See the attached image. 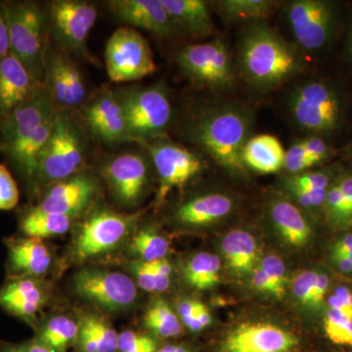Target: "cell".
Masks as SVG:
<instances>
[{
	"label": "cell",
	"instance_id": "1",
	"mask_svg": "<svg viewBox=\"0 0 352 352\" xmlns=\"http://www.w3.org/2000/svg\"><path fill=\"white\" fill-rule=\"evenodd\" d=\"M254 115L236 102L214 101L197 105L183 119V138L233 173H244L243 148L252 138Z\"/></svg>",
	"mask_w": 352,
	"mask_h": 352
},
{
	"label": "cell",
	"instance_id": "2",
	"mask_svg": "<svg viewBox=\"0 0 352 352\" xmlns=\"http://www.w3.org/2000/svg\"><path fill=\"white\" fill-rule=\"evenodd\" d=\"M238 63L245 82L263 91L281 87L305 69L302 50L264 21L251 22L241 32Z\"/></svg>",
	"mask_w": 352,
	"mask_h": 352
},
{
	"label": "cell",
	"instance_id": "3",
	"mask_svg": "<svg viewBox=\"0 0 352 352\" xmlns=\"http://www.w3.org/2000/svg\"><path fill=\"white\" fill-rule=\"evenodd\" d=\"M89 139L80 113L55 109L50 135L39 159L38 191L85 170Z\"/></svg>",
	"mask_w": 352,
	"mask_h": 352
},
{
	"label": "cell",
	"instance_id": "4",
	"mask_svg": "<svg viewBox=\"0 0 352 352\" xmlns=\"http://www.w3.org/2000/svg\"><path fill=\"white\" fill-rule=\"evenodd\" d=\"M8 23L10 53L38 82L45 83L50 46L47 6L36 1L2 2Z\"/></svg>",
	"mask_w": 352,
	"mask_h": 352
},
{
	"label": "cell",
	"instance_id": "5",
	"mask_svg": "<svg viewBox=\"0 0 352 352\" xmlns=\"http://www.w3.org/2000/svg\"><path fill=\"white\" fill-rule=\"evenodd\" d=\"M129 131L131 142L139 145L168 136L173 124V104L164 83L132 85L116 88Z\"/></svg>",
	"mask_w": 352,
	"mask_h": 352
},
{
	"label": "cell",
	"instance_id": "6",
	"mask_svg": "<svg viewBox=\"0 0 352 352\" xmlns=\"http://www.w3.org/2000/svg\"><path fill=\"white\" fill-rule=\"evenodd\" d=\"M288 108L296 126L310 135L333 133L342 122L340 95L332 85L322 80L296 85L289 94Z\"/></svg>",
	"mask_w": 352,
	"mask_h": 352
},
{
	"label": "cell",
	"instance_id": "7",
	"mask_svg": "<svg viewBox=\"0 0 352 352\" xmlns=\"http://www.w3.org/2000/svg\"><path fill=\"white\" fill-rule=\"evenodd\" d=\"M50 43L68 55L91 64L97 59L88 48V38L96 23L98 11L85 0H53L47 6Z\"/></svg>",
	"mask_w": 352,
	"mask_h": 352
},
{
	"label": "cell",
	"instance_id": "8",
	"mask_svg": "<svg viewBox=\"0 0 352 352\" xmlns=\"http://www.w3.org/2000/svg\"><path fill=\"white\" fill-rule=\"evenodd\" d=\"M175 61L183 76L197 87L221 91L235 83L232 56L222 39L184 46Z\"/></svg>",
	"mask_w": 352,
	"mask_h": 352
},
{
	"label": "cell",
	"instance_id": "9",
	"mask_svg": "<svg viewBox=\"0 0 352 352\" xmlns=\"http://www.w3.org/2000/svg\"><path fill=\"white\" fill-rule=\"evenodd\" d=\"M154 166L147 152L124 151L106 157L99 173L107 184L113 200L120 207L135 208L151 185Z\"/></svg>",
	"mask_w": 352,
	"mask_h": 352
},
{
	"label": "cell",
	"instance_id": "10",
	"mask_svg": "<svg viewBox=\"0 0 352 352\" xmlns=\"http://www.w3.org/2000/svg\"><path fill=\"white\" fill-rule=\"evenodd\" d=\"M80 224L74 245L78 261L96 258L115 250L133 230L142 212L122 214L96 206Z\"/></svg>",
	"mask_w": 352,
	"mask_h": 352
},
{
	"label": "cell",
	"instance_id": "11",
	"mask_svg": "<svg viewBox=\"0 0 352 352\" xmlns=\"http://www.w3.org/2000/svg\"><path fill=\"white\" fill-rule=\"evenodd\" d=\"M140 145L149 155L159 178L157 206L166 201L173 190L186 186L205 168L199 155L171 140L168 136L152 139Z\"/></svg>",
	"mask_w": 352,
	"mask_h": 352
},
{
	"label": "cell",
	"instance_id": "12",
	"mask_svg": "<svg viewBox=\"0 0 352 352\" xmlns=\"http://www.w3.org/2000/svg\"><path fill=\"white\" fill-rule=\"evenodd\" d=\"M109 78L113 82H131L156 71L149 41L136 29L120 27L113 32L105 48Z\"/></svg>",
	"mask_w": 352,
	"mask_h": 352
},
{
	"label": "cell",
	"instance_id": "13",
	"mask_svg": "<svg viewBox=\"0 0 352 352\" xmlns=\"http://www.w3.org/2000/svg\"><path fill=\"white\" fill-rule=\"evenodd\" d=\"M285 15L300 50L315 52L332 38L336 24L335 6L324 0H293L285 6Z\"/></svg>",
	"mask_w": 352,
	"mask_h": 352
},
{
	"label": "cell",
	"instance_id": "14",
	"mask_svg": "<svg viewBox=\"0 0 352 352\" xmlns=\"http://www.w3.org/2000/svg\"><path fill=\"white\" fill-rule=\"evenodd\" d=\"M73 283L76 295L109 312L124 311L138 298V285L124 273L85 268Z\"/></svg>",
	"mask_w": 352,
	"mask_h": 352
},
{
	"label": "cell",
	"instance_id": "15",
	"mask_svg": "<svg viewBox=\"0 0 352 352\" xmlns=\"http://www.w3.org/2000/svg\"><path fill=\"white\" fill-rule=\"evenodd\" d=\"M78 113L92 140L105 145L131 142L124 112L113 88L104 85L88 95Z\"/></svg>",
	"mask_w": 352,
	"mask_h": 352
},
{
	"label": "cell",
	"instance_id": "16",
	"mask_svg": "<svg viewBox=\"0 0 352 352\" xmlns=\"http://www.w3.org/2000/svg\"><path fill=\"white\" fill-rule=\"evenodd\" d=\"M99 193L96 175L85 168L43 189V194L34 208L44 212L76 217L91 208Z\"/></svg>",
	"mask_w": 352,
	"mask_h": 352
},
{
	"label": "cell",
	"instance_id": "17",
	"mask_svg": "<svg viewBox=\"0 0 352 352\" xmlns=\"http://www.w3.org/2000/svg\"><path fill=\"white\" fill-rule=\"evenodd\" d=\"M50 286L34 277H12L0 286V308L34 326L50 300Z\"/></svg>",
	"mask_w": 352,
	"mask_h": 352
},
{
	"label": "cell",
	"instance_id": "18",
	"mask_svg": "<svg viewBox=\"0 0 352 352\" xmlns=\"http://www.w3.org/2000/svg\"><path fill=\"white\" fill-rule=\"evenodd\" d=\"M298 344L293 333L264 322L245 323L222 342V352H292Z\"/></svg>",
	"mask_w": 352,
	"mask_h": 352
},
{
	"label": "cell",
	"instance_id": "19",
	"mask_svg": "<svg viewBox=\"0 0 352 352\" xmlns=\"http://www.w3.org/2000/svg\"><path fill=\"white\" fill-rule=\"evenodd\" d=\"M45 87L14 55L0 60V126Z\"/></svg>",
	"mask_w": 352,
	"mask_h": 352
},
{
	"label": "cell",
	"instance_id": "20",
	"mask_svg": "<svg viewBox=\"0 0 352 352\" xmlns=\"http://www.w3.org/2000/svg\"><path fill=\"white\" fill-rule=\"evenodd\" d=\"M108 7L116 20L160 38L170 36L176 30L162 0H111Z\"/></svg>",
	"mask_w": 352,
	"mask_h": 352
},
{
	"label": "cell",
	"instance_id": "21",
	"mask_svg": "<svg viewBox=\"0 0 352 352\" xmlns=\"http://www.w3.org/2000/svg\"><path fill=\"white\" fill-rule=\"evenodd\" d=\"M9 278H39L50 270L52 258L43 240L12 237L6 240Z\"/></svg>",
	"mask_w": 352,
	"mask_h": 352
},
{
	"label": "cell",
	"instance_id": "22",
	"mask_svg": "<svg viewBox=\"0 0 352 352\" xmlns=\"http://www.w3.org/2000/svg\"><path fill=\"white\" fill-rule=\"evenodd\" d=\"M235 207V200L228 194L208 192L179 204L173 212V219L183 226H208L226 219Z\"/></svg>",
	"mask_w": 352,
	"mask_h": 352
},
{
	"label": "cell",
	"instance_id": "23",
	"mask_svg": "<svg viewBox=\"0 0 352 352\" xmlns=\"http://www.w3.org/2000/svg\"><path fill=\"white\" fill-rule=\"evenodd\" d=\"M176 29L180 28L194 38L214 34V24L207 2L203 0H162Z\"/></svg>",
	"mask_w": 352,
	"mask_h": 352
},
{
	"label": "cell",
	"instance_id": "24",
	"mask_svg": "<svg viewBox=\"0 0 352 352\" xmlns=\"http://www.w3.org/2000/svg\"><path fill=\"white\" fill-rule=\"evenodd\" d=\"M273 226L289 245L302 247L309 242L312 228L298 206L285 199H275L270 206Z\"/></svg>",
	"mask_w": 352,
	"mask_h": 352
},
{
	"label": "cell",
	"instance_id": "25",
	"mask_svg": "<svg viewBox=\"0 0 352 352\" xmlns=\"http://www.w3.org/2000/svg\"><path fill=\"white\" fill-rule=\"evenodd\" d=\"M285 151L281 142L270 134L252 136L243 148L245 168L261 173H275L283 170Z\"/></svg>",
	"mask_w": 352,
	"mask_h": 352
},
{
	"label": "cell",
	"instance_id": "26",
	"mask_svg": "<svg viewBox=\"0 0 352 352\" xmlns=\"http://www.w3.org/2000/svg\"><path fill=\"white\" fill-rule=\"evenodd\" d=\"M222 252L227 265L238 276L250 274L256 270L259 252L256 238L248 231H230L224 236Z\"/></svg>",
	"mask_w": 352,
	"mask_h": 352
},
{
	"label": "cell",
	"instance_id": "27",
	"mask_svg": "<svg viewBox=\"0 0 352 352\" xmlns=\"http://www.w3.org/2000/svg\"><path fill=\"white\" fill-rule=\"evenodd\" d=\"M78 329V344L80 352H117L119 333L105 318L97 314L82 317Z\"/></svg>",
	"mask_w": 352,
	"mask_h": 352
},
{
	"label": "cell",
	"instance_id": "28",
	"mask_svg": "<svg viewBox=\"0 0 352 352\" xmlns=\"http://www.w3.org/2000/svg\"><path fill=\"white\" fill-rule=\"evenodd\" d=\"M74 219L69 215L50 214L31 207L20 215L19 230L25 237L43 240L68 232Z\"/></svg>",
	"mask_w": 352,
	"mask_h": 352
},
{
	"label": "cell",
	"instance_id": "29",
	"mask_svg": "<svg viewBox=\"0 0 352 352\" xmlns=\"http://www.w3.org/2000/svg\"><path fill=\"white\" fill-rule=\"evenodd\" d=\"M80 323L65 315L51 317L38 326L34 340L53 352H67L76 344Z\"/></svg>",
	"mask_w": 352,
	"mask_h": 352
},
{
	"label": "cell",
	"instance_id": "30",
	"mask_svg": "<svg viewBox=\"0 0 352 352\" xmlns=\"http://www.w3.org/2000/svg\"><path fill=\"white\" fill-rule=\"evenodd\" d=\"M221 261L210 252H200L193 256L183 270L184 281L200 291L214 288L219 283Z\"/></svg>",
	"mask_w": 352,
	"mask_h": 352
},
{
	"label": "cell",
	"instance_id": "31",
	"mask_svg": "<svg viewBox=\"0 0 352 352\" xmlns=\"http://www.w3.org/2000/svg\"><path fill=\"white\" fill-rule=\"evenodd\" d=\"M277 2L272 0H222L217 2L220 12L233 21H263L274 10Z\"/></svg>",
	"mask_w": 352,
	"mask_h": 352
},
{
	"label": "cell",
	"instance_id": "32",
	"mask_svg": "<svg viewBox=\"0 0 352 352\" xmlns=\"http://www.w3.org/2000/svg\"><path fill=\"white\" fill-rule=\"evenodd\" d=\"M143 321L146 328L157 337L168 339L182 333V323L170 305L164 300H157L145 312Z\"/></svg>",
	"mask_w": 352,
	"mask_h": 352
},
{
	"label": "cell",
	"instance_id": "33",
	"mask_svg": "<svg viewBox=\"0 0 352 352\" xmlns=\"http://www.w3.org/2000/svg\"><path fill=\"white\" fill-rule=\"evenodd\" d=\"M131 249L140 258L139 261L152 263L166 258L170 250V244L156 230L150 227H144L134 234Z\"/></svg>",
	"mask_w": 352,
	"mask_h": 352
},
{
	"label": "cell",
	"instance_id": "34",
	"mask_svg": "<svg viewBox=\"0 0 352 352\" xmlns=\"http://www.w3.org/2000/svg\"><path fill=\"white\" fill-rule=\"evenodd\" d=\"M323 322L326 337L330 342L338 346H352V319L328 308Z\"/></svg>",
	"mask_w": 352,
	"mask_h": 352
},
{
	"label": "cell",
	"instance_id": "35",
	"mask_svg": "<svg viewBox=\"0 0 352 352\" xmlns=\"http://www.w3.org/2000/svg\"><path fill=\"white\" fill-rule=\"evenodd\" d=\"M129 270L135 278L136 285L146 292H164L170 287V277L157 272L149 263L132 261Z\"/></svg>",
	"mask_w": 352,
	"mask_h": 352
},
{
	"label": "cell",
	"instance_id": "36",
	"mask_svg": "<svg viewBox=\"0 0 352 352\" xmlns=\"http://www.w3.org/2000/svg\"><path fill=\"white\" fill-rule=\"evenodd\" d=\"M323 163L320 157L308 154L300 140H296L285 154L283 170L291 175H298Z\"/></svg>",
	"mask_w": 352,
	"mask_h": 352
},
{
	"label": "cell",
	"instance_id": "37",
	"mask_svg": "<svg viewBox=\"0 0 352 352\" xmlns=\"http://www.w3.org/2000/svg\"><path fill=\"white\" fill-rule=\"evenodd\" d=\"M335 182L330 170L305 171L289 176L285 180L286 189H328Z\"/></svg>",
	"mask_w": 352,
	"mask_h": 352
},
{
	"label": "cell",
	"instance_id": "38",
	"mask_svg": "<svg viewBox=\"0 0 352 352\" xmlns=\"http://www.w3.org/2000/svg\"><path fill=\"white\" fill-rule=\"evenodd\" d=\"M338 182L342 191V203L335 228H352V173L338 176Z\"/></svg>",
	"mask_w": 352,
	"mask_h": 352
},
{
	"label": "cell",
	"instance_id": "39",
	"mask_svg": "<svg viewBox=\"0 0 352 352\" xmlns=\"http://www.w3.org/2000/svg\"><path fill=\"white\" fill-rule=\"evenodd\" d=\"M20 190L15 178L6 164H0V210H11L17 207Z\"/></svg>",
	"mask_w": 352,
	"mask_h": 352
},
{
	"label": "cell",
	"instance_id": "40",
	"mask_svg": "<svg viewBox=\"0 0 352 352\" xmlns=\"http://www.w3.org/2000/svg\"><path fill=\"white\" fill-rule=\"evenodd\" d=\"M156 340L150 336L126 330L119 333L118 351L119 352H156Z\"/></svg>",
	"mask_w": 352,
	"mask_h": 352
},
{
	"label": "cell",
	"instance_id": "41",
	"mask_svg": "<svg viewBox=\"0 0 352 352\" xmlns=\"http://www.w3.org/2000/svg\"><path fill=\"white\" fill-rule=\"evenodd\" d=\"M330 188V187H329ZM328 189L302 190L287 189L289 196L296 201L298 206L309 212H323L327 198Z\"/></svg>",
	"mask_w": 352,
	"mask_h": 352
},
{
	"label": "cell",
	"instance_id": "42",
	"mask_svg": "<svg viewBox=\"0 0 352 352\" xmlns=\"http://www.w3.org/2000/svg\"><path fill=\"white\" fill-rule=\"evenodd\" d=\"M319 273L316 270L305 271L294 280V295L302 307L309 308Z\"/></svg>",
	"mask_w": 352,
	"mask_h": 352
},
{
	"label": "cell",
	"instance_id": "43",
	"mask_svg": "<svg viewBox=\"0 0 352 352\" xmlns=\"http://www.w3.org/2000/svg\"><path fill=\"white\" fill-rule=\"evenodd\" d=\"M261 267L270 277V281L283 298L286 293L287 284L286 268L283 261L279 256L271 254L261 261Z\"/></svg>",
	"mask_w": 352,
	"mask_h": 352
},
{
	"label": "cell",
	"instance_id": "44",
	"mask_svg": "<svg viewBox=\"0 0 352 352\" xmlns=\"http://www.w3.org/2000/svg\"><path fill=\"white\" fill-rule=\"evenodd\" d=\"M328 308L338 310L352 319V292L346 285H340L326 300Z\"/></svg>",
	"mask_w": 352,
	"mask_h": 352
},
{
	"label": "cell",
	"instance_id": "45",
	"mask_svg": "<svg viewBox=\"0 0 352 352\" xmlns=\"http://www.w3.org/2000/svg\"><path fill=\"white\" fill-rule=\"evenodd\" d=\"M201 303L196 300H184L177 305V312L182 323L193 332H195L197 317Z\"/></svg>",
	"mask_w": 352,
	"mask_h": 352
},
{
	"label": "cell",
	"instance_id": "46",
	"mask_svg": "<svg viewBox=\"0 0 352 352\" xmlns=\"http://www.w3.org/2000/svg\"><path fill=\"white\" fill-rule=\"evenodd\" d=\"M331 287V278L327 273H319L318 279L312 295L311 302H310L309 309L319 310L327 300V294L329 288Z\"/></svg>",
	"mask_w": 352,
	"mask_h": 352
},
{
	"label": "cell",
	"instance_id": "47",
	"mask_svg": "<svg viewBox=\"0 0 352 352\" xmlns=\"http://www.w3.org/2000/svg\"><path fill=\"white\" fill-rule=\"evenodd\" d=\"M0 352H53L38 340L32 339L23 342H0Z\"/></svg>",
	"mask_w": 352,
	"mask_h": 352
},
{
	"label": "cell",
	"instance_id": "48",
	"mask_svg": "<svg viewBox=\"0 0 352 352\" xmlns=\"http://www.w3.org/2000/svg\"><path fill=\"white\" fill-rule=\"evenodd\" d=\"M252 283L254 288L258 289L261 293L270 294L278 300H282L279 292L275 288L274 285L270 281V277L264 272L261 266L256 267V270L252 272Z\"/></svg>",
	"mask_w": 352,
	"mask_h": 352
},
{
	"label": "cell",
	"instance_id": "49",
	"mask_svg": "<svg viewBox=\"0 0 352 352\" xmlns=\"http://www.w3.org/2000/svg\"><path fill=\"white\" fill-rule=\"evenodd\" d=\"M10 53L9 43L8 23H7L6 10L3 4L0 2V60Z\"/></svg>",
	"mask_w": 352,
	"mask_h": 352
},
{
	"label": "cell",
	"instance_id": "50",
	"mask_svg": "<svg viewBox=\"0 0 352 352\" xmlns=\"http://www.w3.org/2000/svg\"><path fill=\"white\" fill-rule=\"evenodd\" d=\"M331 263L337 268L339 272L344 275H352V265L351 261L346 258L344 254H340L337 251L331 250L330 252Z\"/></svg>",
	"mask_w": 352,
	"mask_h": 352
},
{
	"label": "cell",
	"instance_id": "51",
	"mask_svg": "<svg viewBox=\"0 0 352 352\" xmlns=\"http://www.w3.org/2000/svg\"><path fill=\"white\" fill-rule=\"evenodd\" d=\"M156 352H190L188 349L182 346H176V344H168L157 349Z\"/></svg>",
	"mask_w": 352,
	"mask_h": 352
},
{
	"label": "cell",
	"instance_id": "52",
	"mask_svg": "<svg viewBox=\"0 0 352 352\" xmlns=\"http://www.w3.org/2000/svg\"><path fill=\"white\" fill-rule=\"evenodd\" d=\"M347 55L352 63V24L349 28V38H347Z\"/></svg>",
	"mask_w": 352,
	"mask_h": 352
},
{
	"label": "cell",
	"instance_id": "53",
	"mask_svg": "<svg viewBox=\"0 0 352 352\" xmlns=\"http://www.w3.org/2000/svg\"><path fill=\"white\" fill-rule=\"evenodd\" d=\"M0 151H1V147H0Z\"/></svg>",
	"mask_w": 352,
	"mask_h": 352
},
{
	"label": "cell",
	"instance_id": "54",
	"mask_svg": "<svg viewBox=\"0 0 352 352\" xmlns=\"http://www.w3.org/2000/svg\"><path fill=\"white\" fill-rule=\"evenodd\" d=\"M351 148H352V146H351Z\"/></svg>",
	"mask_w": 352,
	"mask_h": 352
}]
</instances>
